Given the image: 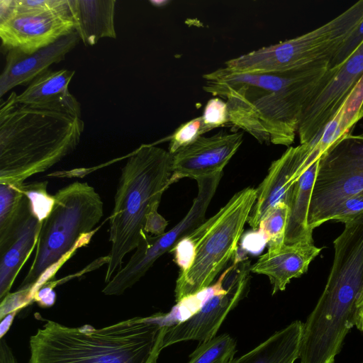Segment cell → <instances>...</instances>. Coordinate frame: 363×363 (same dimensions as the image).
<instances>
[{"label":"cell","mask_w":363,"mask_h":363,"mask_svg":"<svg viewBox=\"0 0 363 363\" xmlns=\"http://www.w3.org/2000/svg\"><path fill=\"white\" fill-rule=\"evenodd\" d=\"M328 62L284 72H233L225 67L204 74L203 89L227 101L228 123L260 143L289 146L294 143L303 108Z\"/></svg>","instance_id":"cell-1"},{"label":"cell","mask_w":363,"mask_h":363,"mask_svg":"<svg viewBox=\"0 0 363 363\" xmlns=\"http://www.w3.org/2000/svg\"><path fill=\"white\" fill-rule=\"evenodd\" d=\"M168 327L162 313L99 329L48 320L30 337L29 363H157Z\"/></svg>","instance_id":"cell-2"},{"label":"cell","mask_w":363,"mask_h":363,"mask_svg":"<svg viewBox=\"0 0 363 363\" xmlns=\"http://www.w3.org/2000/svg\"><path fill=\"white\" fill-rule=\"evenodd\" d=\"M334 240V257L325 288L303 323L300 363H334L355 325L363 296V212L344 223Z\"/></svg>","instance_id":"cell-3"},{"label":"cell","mask_w":363,"mask_h":363,"mask_svg":"<svg viewBox=\"0 0 363 363\" xmlns=\"http://www.w3.org/2000/svg\"><path fill=\"white\" fill-rule=\"evenodd\" d=\"M12 92L0 106V184L21 186L72 153L79 143L81 117L17 102Z\"/></svg>","instance_id":"cell-4"},{"label":"cell","mask_w":363,"mask_h":363,"mask_svg":"<svg viewBox=\"0 0 363 363\" xmlns=\"http://www.w3.org/2000/svg\"><path fill=\"white\" fill-rule=\"evenodd\" d=\"M172 157L162 147L143 144L121 169L109 216L111 250L105 283L122 268L125 256L135 250L147 234L146 217L158 209L163 193L171 185Z\"/></svg>","instance_id":"cell-5"},{"label":"cell","mask_w":363,"mask_h":363,"mask_svg":"<svg viewBox=\"0 0 363 363\" xmlns=\"http://www.w3.org/2000/svg\"><path fill=\"white\" fill-rule=\"evenodd\" d=\"M43 220L34 259L18 290H30L41 276L70 255L82 238L92 233L104 216V203L87 182H74L59 189Z\"/></svg>","instance_id":"cell-6"},{"label":"cell","mask_w":363,"mask_h":363,"mask_svg":"<svg viewBox=\"0 0 363 363\" xmlns=\"http://www.w3.org/2000/svg\"><path fill=\"white\" fill-rule=\"evenodd\" d=\"M256 197V189L247 187L220 209L218 219L198 245L191 265L179 274L174 289L177 302L210 286L235 255Z\"/></svg>","instance_id":"cell-7"},{"label":"cell","mask_w":363,"mask_h":363,"mask_svg":"<svg viewBox=\"0 0 363 363\" xmlns=\"http://www.w3.org/2000/svg\"><path fill=\"white\" fill-rule=\"evenodd\" d=\"M363 192V134L350 132L320 158L308 217L311 231L331 220L345 199Z\"/></svg>","instance_id":"cell-8"},{"label":"cell","mask_w":363,"mask_h":363,"mask_svg":"<svg viewBox=\"0 0 363 363\" xmlns=\"http://www.w3.org/2000/svg\"><path fill=\"white\" fill-rule=\"evenodd\" d=\"M362 19L363 0H360L315 30L274 44L272 62L284 72L329 62Z\"/></svg>","instance_id":"cell-9"},{"label":"cell","mask_w":363,"mask_h":363,"mask_svg":"<svg viewBox=\"0 0 363 363\" xmlns=\"http://www.w3.org/2000/svg\"><path fill=\"white\" fill-rule=\"evenodd\" d=\"M363 77V43L340 65L328 68L301 114L300 144L315 139L334 118Z\"/></svg>","instance_id":"cell-10"},{"label":"cell","mask_w":363,"mask_h":363,"mask_svg":"<svg viewBox=\"0 0 363 363\" xmlns=\"http://www.w3.org/2000/svg\"><path fill=\"white\" fill-rule=\"evenodd\" d=\"M250 269V262L247 259L235 262L228 267L223 279L225 291L211 297L189 318L169 326L164 348L187 340L202 343L216 336L228 314L247 295Z\"/></svg>","instance_id":"cell-11"},{"label":"cell","mask_w":363,"mask_h":363,"mask_svg":"<svg viewBox=\"0 0 363 363\" xmlns=\"http://www.w3.org/2000/svg\"><path fill=\"white\" fill-rule=\"evenodd\" d=\"M74 31L69 6L58 10L13 12L0 21L1 48L6 52L18 50L32 53Z\"/></svg>","instance_id":"cell-12"},{"label":"cell","mask_w":363,"mask_h":363,"mask_svg":"<svg viewBox=\"0 0 363 363\" xmlns=\"http://www.w3.org/2000/svg\"><path fill=\"white\" fill-rule=\"evenodd\" d=\"M242 132H219L200 136L191 144L172 155V184L183 178L196 179L223 172L242 143Z\"/></svg>","instance_id":"cell-13"},{"label":"cell","mask_w":363,"mask_h":363,"mask_svg":"<svg viewBox=\"0 0 363 363\" xmlns=\"http://www.w3.org/2000/svg\"><path fill=\"white\" fill-rule=\"evenodd\" d=\"M308 159V150L305 144L289 147L284 153L271 164L268 173L256 189V201L247 218L253 231L267 213L278 203L287 204L293 179L301 174L302 167Z\"/></svg>","instance_id":"cell-14"},{"label":"cell","mask_w":363,"mask_h":363,"mask_svg":"<svg viewBox=\"0 0 363 363\" xmlns=\"http://www.w3.org/2000/svg\"><path fill=\"white\" fill-rule=\"evenodd\" d=\"M79 37L76 31L62 37L55 43L32 53L18 50L6 52V65L0 76V96L15 86L30 84L50 66L65 60L74 49Z\"/></svg>","instance_id":"cell-15"},{"label":"cell","mask_w":363,"mask_h":363,"mask_svg":"<svg viewBox=\"0 0 363 363\" xmlns=\"http://www.w3.org/2000/svg\"><path fill=\"white\" fill-rule=\"evenodd\" d=\"M321 250L314 245L313 240L270 247L251 265L250 271L267 276L272 286V294H274L284 291L292 279L306 272Z\"/></svg>","instance_id":"cell-16"},{"label":"cell","mask_w":363,"mask_h":363,"mask_svg":"<svg viewBox=\"0 0 363 363\" xmlns=\"http://www.w3.org/2000/svg\"><path fill=\"white\" fill-rule=\"evenodd\" d=\"M74 71L50 69L35 77L16 96L18 103L35 108L68 113L81 117L80 104L69 92V84Z\"/></svg>","instance_id":"cell-17"},{"label":"cell","mask_w":363,"mask_h":363,"mask_svg":"<svg viewBox=\"0 0 363 363\" xmlns=\"http://www.w3.org/2000/svg\"><path fill=\"white\" fill-rule=\"evenodd\" d=\"M115 0H67L74 30L85 45L104 38H116Z\"/></svg>","instance_id":"cell-18"},{"label":"cell","mask_w":363,"mask_h":363,"mask_svg":"<svg viewBox=\"0 0 363 363\" xmlns=\"http://www.w3.org/2000/svg\"><path fill=\"white\" fill-rule=\"evenodd\" d=\"M319 161L320 159L311 164L291 188L287 201L289 215L284 236V243L286 245L313 240V232L308 226V217Z\"/></svg>","instance_id":"cell-19"},{"label":"cell","mask_w":363,"mask_h":363,"mask_svg":"<svg viewBox=\"0 0 363 363\" xmlns=\"http://www.w3.org/2000/svg\"><path fill=\"white\" fill-rule=\"evenodd\" d=\"M303 323L294 320L230 363H294L299 358Z\"/></svg>","instance_id":"cell-20"},{"label":"cell","mask_w":363,"mask_h":363,"mask_svg":"<svg viewBox=\"0 0 363 363\" xmlns=\"http://www.w3.org/2000/svg\"><path fill=\"white\" fill-rule=\"evenodd\" d=\"M22 185L0 184V256L15 242L32 214Z\"/></svg>","instance_id":"cell-21"},{"label":"cell","mask_w":363,"mask_h":363,"mask_svg":"<svg viewBox=\"0 0 363 363\" xmlns=\"http://www.w3.org/2000/svg\"><path fill=\"white\" fill-rule=\"evenodd\" d=\"M43 220L32 214L15 242L0 256V301L10 294L21 269L36 247Z\"/></svg>","instance_id":"cell-22"},{"label":"cell","mask_w":363,"mask_h":363,"mask_svg":"<svg viewBox=\"0 0 363 363\" xmlns=\"http://www.w3.org/2000/svg\"><path fill=\"white\" fill-rule=\"evenodd\" d=\"M236 341L228 334L216 335L199 343L188 363H230L235 357Z\"/></svg>","instance_id":"cell-23"},{"label":"cell","mask_w":363,"mask_h":363,"mask_svg":"<svg viewBox=\"0 0 363 363\" xmlns=\"http://www.w3.org/2000/svg\"><path fill=\"white\" fill-rule=\"evenodd\" d=\"M220 215V211L219 210L196 229L182 238L169 251V252H173L174 261L179 267L180 272H184L190 267L198 245L213 226Z\"/></svg>","instance_id":"cell-24"},{"label":"cell","mask_w":363,"mask_h":363,"mask_svg":"<svg viewBox=\"0 0 363 363\" xmlns=\"http://www.w3.org/2000/svg\"><path fill=\"white\" fill-rule=\"evenodd\" d=\"M288 215V205L285 202H279L261 221L257 231L265 236L269 247H277L284 243Z\"/></svg>","instance_id":"cell-25"},{"label":"cell","mask_w":363,"mask_h":363,"mask_svg":"<svg viewBox=\"0 0 363 363\" xmlns=\"http://www.w3.org/2000/svg\"><path fill=\"white\" fill-rule=\"evenodd\" d=\"M334 118L343 135L363 118V77L351 91Z\"/></svg>","instance_id":"cell-26"},{"label":"cell","mask_w":363,"mask_h":363,"mask_svg":"<svg viewBox=\"0 0 363 363\" xmlns=\"http://www.w3.org/2000/svg\"><path fill=\"white\" fill-rule=\"evenodd\" d=\"M48 182L23 184L22 189L30 201L33 212L43 220L50 212L54 196L47 191Z\"/></svg>","instance_id":"cell-27"},{"label":"cell","mask_w":363,"mask_h":363,"mask_svg":"<svg viewBox=\"0 0 363 363\" xmlns=\"http://www.w3.org/2000/svg\"><path fill=\"white\" fill-rule=\"evenodd\" d=\"M202 117L194 118L180 125L170 137L168 151L171 155L191 144L205 133Z\"/></svg>","instance_id":"cell-28"},{"label":"cell","mask_w":363,"mask_h":363,"mask_svg":"<svg viewBox=\"0 0 363 363\" xmlns=\"http://www.w3.org/2000/svg\"><path fill=\"white\" fill-rule=\"evenodd\" d=\"M205 132L225 125L228 123V111L226 101L219 97L209 99L201 116Z\"/></svg>","instance_id":"cell-29"},{"label":"cell","mask_w":363,"mask_h":363,"mask_svg":"<svg viewBox=\"0 0 363 363\" xmlns=\"http://www.w3.org/2000/svg\"><path fill=\"white\" fill-rule=\"evenodd\" d=\"M363 43V19L328 62V68L336 67L347 60Z\"/></svg>","instance_id":"cell-30"},{"label":"cell","mask_w":363,"mask_h":363,"mask_svg":"<svg viewBox=\"0 0 363 363\" xmlns=\"http://www.w3.org/2000/svg\"><path fill=\"white\" fill-rule=\"evenodd\" d=\"M67 6V0H12V11L11 13L13 12L58 10Z\"/></svg>","instance_id":"cell-31"},{"label":"cell","mask_w":363,"mask_h":363,"mask_svg":"<svg viewBox=\"0 0 363 363\" xmlns=\"http://www.w3.org/2000/svg\"><path fill=\"white\" fill-rule=\"evenodd\" d=\"M363 212V192L343 201L334 211L330 220L345 223L349 219Z\"/></svg>","instance_id":"cell-32"},{"label":"cell","mask_w":363,"mask_h":363,"mask_svg":"<svg viewBox=\"0 0 363 363\" xmlns=\"http://www.w3.org/2000/svg\"><path fill=\"white\" fill-rule=\"evenodd\" d=\"M168 221L155 209L146 217L145 231L151 235L160 236L165 233Z\"/></svg>","instance_id":"cell-33"},{"label":"cell","mask_w":363,"mask_h":363,"mask_svg":"<svg viewBox=\"0 0 363 363\" xmlns=\"http://www.w3.org/2000/svg\"><path fill=\"white\" fill-rule=\"evenodd\" d=\"M52 287L51 284L48 285V284L45 283L35 293L33 300L37 301L42 307H50L52 306L55 301L56 297Z\"/></svg>","instance_id":"cell-34"},{"label":"cell","mask_w":363,"mask_h":363,"mask_svg":"<svg viewBox=\"0 0 363 363\" xmlns=\"http://www.w3.org/2000/svg\"><path fill=\"white\" fill-rule=\"evenodd\" d=\"M267 240L259 231H253L244 238L243 248L248 251H261Z\"/></svg>","instance_id":"cell-35"},{"label":"cell","mask_w":363,"mask_h":363,"mask_svg":"<svg viewBox=\"0 0 363 363\" xmlns=\"http://www.w3.org/2000/svg\"><path fill=\"white\" fill-rule=\"evenodd\" d=\"M16 313H11L8 314L6 316H5L1 320V325H0V337H4V335L8 332L9 330L12 322L14 319L15 315H16Z\"/></svg>","instance_id":"cell-36"},{"label":"cell","mask_w":363,"mask_h":363,"mask_svg":"<svg viewBox=\"0 0 363 363\" xmlns=\"http://www.w3.org/2000/svg\"><path fill=\"white\" fill-rule=\"evenodd\" d=\"M354 323L357 328L363 333V297L359 300L357 306Z\"/></svg>","instance_id":"cell-37"},{"label":"cell","mask_w":363,"mask_h":363,"mask_svg":"<svg viewBox=\"0 0 363 363\" xmlns=\"http://www.w3.org/2000/svg\"><path fill=\"white\" fill-rule=\"evenodd\" d=\"M169 2V1H150V3L154 6H157V7L166 6V4H167Z\"/></svg>","instance_id":"cell-38"}]
</instances>
